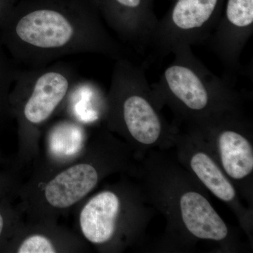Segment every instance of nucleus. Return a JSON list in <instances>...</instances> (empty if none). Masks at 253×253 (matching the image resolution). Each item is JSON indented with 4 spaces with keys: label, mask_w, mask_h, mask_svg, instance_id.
<instances>
[{
    "label": "nucleus",
    "mask_w": 253,
    "mask_h": 253,
    "mask_svg": "<svg viewBox=\"0 0 253 253\" xmlns=\"http://www.w3.org/2000/svg\"><path fill=\"white\" fill-rule=\"evenodd\" d=\"M108 106L135 144L141 158L150 151L172 149L177 131L163 116V106L150 85L144 70L126 57L116 60Z\"/></svg>",
    "instance_id": "20e7f679"
},
{
    "label": "nucleus",
    "mask_w": 253,
    "mask_h": 253,
    "mask_svg": "<svg viewBox=\"0 0 253 253\" xmlns=\"http://www.w3.org/2000/svg\"><path fill=\"white\" fill-rule=\"evenodd\" d=\"M196 129V128H195ZM223 172L249 204L253 202V126L242 111L231 113L204 129Z\"/></svg>",
    "instance_id": "0eeeda50"
},
{
    "label": "nucleus",
    "mask_w": 253,
    "mask_h": 253,
    "mask_svg": "<svg viewBox=\"0 0 253 253\" xmlns=\"http://www.w3.org/2000/svg\"><path fill=\"white\" fill-rule=\"evenodd\" d=\"M18 253H54V246L49 239L41 235L32 236L23 241Z\"/></svg>",
    "instance_id": "4468645a"
},
{
    "label": "nucleus",
    "mask_w": 253,
    "mask_h": 253,
    "mask_svg": "<svg viewBox=\"0 0 253 253\" xmlns=\"http://www.w3.org/2000/svg\"><path fill=\"white\" fill-rule=\"evenodd\" d=\"M16 81L29 91L23 116L32 125L46 121L77 82L72 70L62 63L29 68L18 73Z\"/></svg>",
    "instance_id": "6e6552de"
},
{
    "label": "nucleus",
    "mask_w": 253,
    "mask_h": 253,
    "mask_svg": "<svg viewBox=\"0 0 253 253\" xmlns=\"http://www.w3.org/2000/svg\"><path fill=\"white\" fill-rule=\"evenodd\" d=\"M172 54L174 59L151 87L161 104L174 113V124L204 129L242 111L241 96L232 83L210 71L191 46H181Z\"/></svg>",
    "instance_id": "7ed1b4c3"
},
{
    "label": "nucleus",
    "mask_w": 253,
    "mask_h": 253,
    "mask_svg": "<svg viewBox=\"0 0 253 253\" xmlns=\"http://www.w3.org/2000/svg\"><path fill=\"white\" fill-rule=\"evenodd\" d=\"M104 23L92 0H18L4 23L5 40L29 68L74 54L126 57Z\"/></svg>",
    "instance_id": "f257e3e1"
},
{
    "label": "nucleus",
    "mask_w": 253,
    "mask_h": 253,
    "mask_svg": "<svg viewBox=\"0 0 253 253\" xmlns=\"http://www.w3.org/2000/svg\"><path fill=\"white\" fill-rule=\"evenodd\" d=\"M225 0H174L157 28L149 49L156 59L172 54L181 46L208 41L216 27Z\"/></svg>",
    "instance_id": "423d86ee"
},
{
    "label": "nucleus",
    "mask_w": 253,
    "mask_h": 253,
    "mask_svg": "<svg viewBox=\"0 0 253 253\" xmlns=\"http://www.w3.org/2000/svg\"><path fill=\"white\" fill-rule=\"evenodd\" d=\"M121 212L122 202L116 193H99L82 210L80 224L83 235L94 244L109 242L117 232Z\"/></svg>",
    "instance_id": "9b49d317"
},
{
    "label": "nucleus",
    "mask_w": 253,
    "mask_h": 253,
    "mask_svg": "<svg viewBox=\"0 0 253 253\" xmlns=\"http://www.w3.org/2000/svg\"><path fill=\"white\" fill-rule=\"evenodd\" d=\"M3 226H4V221H3V218L0 214V235H1V231H2Z\"/></svg>",
    "instance_id": "dca6fc26"
},
{
    "label": "nucleus",
    "mask_w": 253,
    "mask_h": 253,
    "mask_svg": "<svg viewBox=\"0 0 253 253\" xmlns=\"http://www.w3.org/2000/svg\"><path fill=\"white\" fill-rule=\"evenodd\" d=\"M174 156L186 170L216 198L225 203L235 213L241 226L249 236L253 231L251 210L240 201L237 189L223 172L211 146L203 134L194 127L177 126L174 139Z\"/></svg>",
    "instance_id": "39448f33"
},
{
    "label": "nucleus",
    "mask_w": 253,
    "mask_h": 253,
    "mask_svg": "<svg viewBox=\"0 0 253 253\" xmlns=\"http://www.w3.org/2000/svg\"><path fill=\"white\" fill-rule=\"evenodd\" d=\"M99 178V172L91 165L83 163L73 166L46 185V201L53 207H71L92 191Z\"/></svg>",
    "instance_id": "f8f14e48"
},
{
    "label": "nucleus",
    "mask_w": 253,
    "mask_h": 253,
    "mask_svg": "<svg viewBox=\"0 0 253 253\" xmlns=\"http://www.w3.org/2000/svg\"><path fill=\"white\" fill-rule=\"evenodd\" d=\"M253 32V0H225L208 46L225 68L231 81L240 69L241 54Z\"/></svg>",
    "instance_id": "1a4fd4ad"
},
{
    "label": "nucleus",
    "mask_w": 253,
    "mask_h": 253,
    "mask_svg": "<svg viewBox=\"0 0 253 253\" xmlns=\"http://www.w3.org/2000/svg\"><path fill=\"white\" fill-rule=\"evenodd\" d=\"M18 0H0V22L5 23Z\"/></svg>",
    "instance_id": "2eb2a0df"
},
{
    "label": "nucleus",
    "mask_w": 253,
    "mask_h": 253,
    "mask_svg": "<svg viewBox=\"0 0 253 253\" xmlns=\"http://www.w3.org/2000/svg\"><path fill=\"white\" fill-rule=\"evenodd\" d=\"M105 23L139 54L149 49L159 19L151 0H92Z\"/></svg>",
    "instance_id": "9d476101"
},
{
    "label": "nucleus",
    "mask_w": 253,
    "mask_h": 253,
    "mask_svg": "<svg viewBox=\"0 0 253 253\" xmlns=\"http://www.w3.org/2000/svg\"><path fill=\"white\" fill-rule=\"evenodd\" d=\"M140 176L148 202L166 219L163 249L189 251L205 241L224 251L235 250L234 234L213 207L204 186L174 154L150 151L141 158Z\"/></svg>",
    "instance_id": "f03ea898"
},
{
    "label": "nucleus",
    "mask_w": 253,
    "mask_h": 253,
    "mask_svg": "<svg viewBox=\"0 0 253 253\" xmlns=\"http://www.w3.org/2000/svg\"><path fill=\"white\" fill-rule=\"evenodd\" d=\"M151 1H152V2H154V0H151ZM170 1H174V0H170Z\"/></svg>",
    "instance_id": "f3484780"
},
{
    "label": "nucleus",
    "mask_w": 253,
    "mask_h": 253,
    "mask_svg": "<svg viewBox=\"0 0 253 253\" xmlns=\"http://www.w3.org/2000/svg\"><path fill=\"white\" fill-rule=\"evenodd\" d=\"M94 86L88 83L76 84L71 91L73 101V112L83 122H91L98 118V113L91 109V96Z\"/></svg>",
    "instance_id": "ddd939ff"
}]
</instances>
